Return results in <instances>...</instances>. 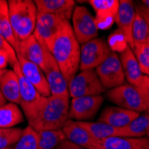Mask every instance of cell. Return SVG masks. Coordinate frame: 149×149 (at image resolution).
Listing matches in <instances>:
<instances>
[{
	"label": "cell",
	"instance_id": "cell-1",
	"mask_svg": "<svg viewBox=\"0 0 149 149\" xmlns=\"http://www.w3.org/2000/svg\"><path fill=\"white\" fill-rule=\"evenodd\" d=\"M50 53L69 83L79 70L80 63V46L69 21L62 22L51 45Z\"/></svg>",
	"mask_w": 149,
	"mask_h": 149
},
{
	"label": "cell",
	"instance_id": "cell-2",
	"mask_svg": "<svg viewBox=\"0 0 149 149\" xmlns=\"http://www.w3.org/2000/svg\"><path fill=\"white\" fill-rule=\"evenodd\" d=\"M69 108L70 97L50 96L46 97L37 116L28 123L29 126L37 132L60 130L68 120Z\"/></svg>",
	"mask_w": 149,
	"mask_h": 149
},
{
	"label": "cell",
	"instance_id": "cell-3",
	"mask_svg": "<svg viewBox=\"0 0 149 149\" xmlns=\"http://www.w3.org/2000/svg\"><path fill=\"white\" fill-rule=\"evenodd\" d=\"M9 17L15 36L22 41L33 35L38 10L31 0H8Z\"/></svg>",
	"mask_w": 149,
	"mask_h": 149
},
{
	"label": "cell",
	"instance_id": "cell-4",
	"mask_svg": "<svg viewBox=\"0 0 149 149\" xmlns=\"http://www.w3.org/2000/svg\"><path fill=\"white\" fill-rule=\"evenodd\" d=\"M12 70L17 74L20 85V105L27 118L28 123L31 121L41 109L46 97H42L39 92L28 81L21 72L19 63L16 62L12 65Z\"/></svg>",
	"mask_w": 149,
	"mask_h": 149
},
{
	"label": "cell",
	"instance_id": "cell-5",
	"mask_svg": "<svg viewBox=\"0 0 149 149\" xmlns=\"http://www.w3.org/2000/svg\"><path fill=\"white\" fill-rule=\"evenodd\" d=\"M107 98L119 107L137 113L146 112V106L141 94L136 87L130 84H123L109 89Z\"/></svg>",
	"mask_w": 149,
	"mask_h": 149
},
{
	"label": "cell",
	"instance_id": "cell-6",
	"mask_svg": "<svg viewBox=\"0 0 149 149\" xmlns=\"http://www.w3.org/2000/svg\"><path fill=\"white\" fill-rule=\"evenodd\" d=\"M68 89L72 98L86 96H100L105 90L95 70H85L77 73L69 81Z\"/></svg>",
	"mask_w": 149,
	"mask_h": 149
},
{
	"label": "cell",
	"instance_id": "cell-7",
	"mask_svg": "<svg viewBox=\"0 0 149 149\" xmlns=\"http://www.w3.org/2000/svg\"><path fill=\"white\" fill-rule=\"evenodd\" d=\"M112 49L104 38H96L80 47L79 70H95L112 53Z\"/></svg>",
	"mask_w": 149,
	"mask_h": 149
},
{
	"label": "cell",
	"instance_id": "cell-8",
	"mask_svg": "<svg viewBox=\"0 0 149 149\" xmlns=\"http://www.w3.org/2000/svg\"><path fill=\"white\" fill-rule=\"evenodd\" d=\"M72 20V30L79 44L83 45L97 37L98 27L96 19L85 6H78L74 7Z\"/></svg>",
	"mask_w": 149,
	"mask_h": 149
},
{
	"label": "cell",
	"instance_id": "cell-9",
	"mask_svg": "<svg viewBox=\"0 0 149 149\" xmlns=\"http://www.w3.org/2000/svg\"><path fill=\"white\" fill-rule=\"evenodd\" d=\"M95 71L104 89H112L124 84L125 76L123 66L119 56L115 52H112Z\"/></svg>",
	"mask_w": 149,
	"mask_h": 149
},
{
	"label": "cell",
	"instance_id": "cell-10",
	"mask_svg": "<svg viewBox=\"0 0 149 149\" xmlns=\"http://www.w3.org/2000/svg\"><path fill=\"white\" fill-rule=\"evenodd\" d=\"M63 21L64 20L50 13L41 12H38L37 13L33 35L41 46L49 51Z\"/></svg>",
	"mask_w": 149,
	"mask_h": 149
},
{
	"label": "cell",
	"instance_id": "cell-11",
	"mask_svg": "<svg viewBox=\"0 0 149 149\" xmlns=\"http://www.w3.org/2000/svg\"><path fill=\"white\" fill-rule=\"evenodd\" d=\"M104 97L101 96H86L72 99L68 119L75 121H87L94 118L98 112Z\"/></svg>",
	"mask_w": 149,
	"mask_h": 149
},
{
	"label": "cell",
	"instance_id": "cell-12",
	"mask_svg": "<svg viewBox=\"0 0 149 149\" xmlns=\"http://www.w3.org/2000/svg\"><path fill=\"white\" fill-rule=\"evenodd\" d=\"M43 72L47 80L51 96L70 97L68 81L63 75L57 62L54 58L50 51H47V64Z\"/></svg>",
	"mask_w": 149,
	"mask_h": 149
},
{
	"label": "cell",
	"instance_id": "cell-13",
	"mask_svg": "<svg viewBox=\"0 0 149 149\" xmlns=\"http://www.w3.org/2000/svg\"><path fill=\"white\" fill-rule=\"evenodd\" d=\"M136 18V10L130 0H121L114 22H116L119 30L123 33L128 46L133 49L134 43L132 39V27Z\"/></svg>",
	"mask_w": 149,
	"mask_h": 149
},
{
	"label": "cell",
	"instance_id": "cell-14",
	"mask_svg": "<svg viewBox=\"0 0 149 149\" xmlns=\"http://www.w3.org/2000/svg\"><path fill=\"white\" fill-rule=\"evenodd\" d=\"M17 59L23 76L33 85V87L39 92L42 97H50V88L43 71L35 63L26 60L19 55H17Z\"/></svg>",
	"mask_w": 149,
	"mask_h": 149
},
{
	"label": "cell",
	"instance_id": "cell-15",
	"mask_svg": "<svg viewBox=\"0 0 149 149\" xmlns=\"http://www.w3.org/2000/svg\"><path fill=\"white\" fill-rule=\"evenodd\" d=\"M47 51L49 50L42 47L34 35H31L25 40L20 41L16 54L35 63L44 72L47 64Z\"/></svg>",
	"mask_w": 149,
	"mask_h": 149
},
{
	"label": "cell",
	"instance_id": "cell-16",
	"mask_svg": "<svg viewBox=\"0 0 149 149\" xmlns=\"http://www.w3.org/2000/svg\"><path fill=\"white\" fill-rule=\"evenodd\" d=\"M62 130L67 140L86 149H99V140L94 139L87 130L78 123V121L68 119Z\"/></svg>",
	"mask_w": 149,
	"mask_h": 149
},
{
	"label": "cell",
	"instance_id": "cell-17",
	"mask_svg": "<svg viewBox=\"0 0 149 149\" xmlns=\"http://www.w3.org/2000/svg\"><path fill=\"white\" fill-rule=\"evenodd\" d=\"M119 57L128 84L138 88L144 78V74L133 50L127 46L120 52Z\"/></svg>",
	"mask_w": 149,
	"mask_h": 149
},
{
	"label": "cell",
	"instance_id": "cell-18",
	"mask_svg": "<svg viewBox=\"0 0 149 149\" xmlns=\"http://www.w3.org/2000/svg\"><path fill=\"white\" fill-rule=\"evenodd\" d=\"M140 114L137 112L124 109L119 106H107L102 112L98 121L121 129L128 126Z\"/></svg>",
	"mask_w": 149,
	"mask_h": 149
},
{
	"label": "cell",
	"instance_id": "cell-19",
	"mask_svg": "<svg viewBox=\"0 0 149 149\" xmlns=\"http://www.w3.org/2000/svg\"><path fill=\"white\" fill-rule=\"evenodd\" d=\"M34 3L38 12L50 13L66 21L72 18L75 6L73 0H36Z\"/></svg>",
	"mask_w": 149,
	"mask_h": 149
},
{
	"label": "cell",
	"instance_id": "cell-20",
	"mask_svg": "<svg viewBox=\"0 0 149 149\" xmlns=\"http://www.w3.org/2000/svg\"><path fill=\"white\" fill-rule=\"evenodd\" d=\"M99 149H149V139L114 137L99 140Z\"/></svg>",
	"mask_w": 149,
	"mask_h": 149
},
{
	"label": "cell",
	"instance_id": "cell-21",
	"mask_svg": "<svg viewBox=\"0 0 149 149\" xmlns=\"http://www.w3.org/2000/svg\"><path fill=\"white\" fill-rule=\"evenodd\" d=\"M0 89L9 103L20 104V85L17 74L13 70H6L0 78Z\"/></svg>",
	"mask_w": 149,
	"mask_h": 149
},
{
	"label": "cell",
	"instance_id": "cell-22",
	"mask_svg": "<svg viewBox=\"0 0 149 149\" xmlns=\"http://www.w3.org/2000/svg\"><path fill=\"white\" fill-rule=\"evenodd\" d=\"M78 123L88 131L91 136L97 140H104L106 139L121 137V129L108 125L101 121H78Z\"/></svg>",
	"mask_w": 149,
	"mask_h": 149
},
{
	"label": "cell",
	"instance_id": "cell-23",
	"mask_svg": "<svg viewBox=\"0 0 149 149\" xmlns=\"http://www.w3.org/2000/svg\"><path fill=\"white\" fill-rule=\"evenodd\" d=\"M0 35L15 48V52L17 51L20 41L13 33L9 17L8 3L6 0H0Z\"/></svg>",
	"mask_w": 149,
	"mask_h": 149
},
{
	"label": "cell",
	"instance_id": "cell-24",
	"mask_svg": "<svg viewBox=\"0 0 149 149\" xmlns=\"http://www.w3.org/2000/svg\"><path fill=\"white\" fill-rule=\"evenodd\" d=\"M23 120L22 112L16 104L6 103L0 107V129L15 128Z\"/></svg>",
	"mask_w": 149,
	"mask_h": 149
},
{
	"label": "cell",
	"instance_id": "cell-25",
	"mask_svg": "<svg viewBox=\"0 0 149 149\" xmlns=\"http://www.w3.org/2000/svg\"><path fill=\"white\" fill-rule=\"evenodd\" d=\"M37 134L38 149H55L64 139H66L62 129L55 130H41L38 131Z\"/></svg>",
	"mask_w": 149,
	"mask_h": 149
},
{
	"label": "cell",
	"instance_id": "cell-26",
	"mask_svg": "<svg viewBox=\"0 0 149 149\" xmlns=\"http://www.w3.org/2000/svg\"><path fill=\"white\" fill-rule=\"evenodd\" d=\"M149 130V113L139 115L131 123L121 128V137L143 138Z\"/></svg>",
	"mask_w": 149,
	"mask_h": 149
},
{
	"label": "cell",
	"instance_id": "cell-27",
	"mask_svg": "<svg viewBox=\"0 0 149 149\" xmlns=\"http://www.w3.org/2000/svg\"><path fill=\"white\" fill-rule=\"evenodd\" d=\"M100 18H113L114 20L119 9L118 0H89L88 1Z\"/></svg>",
	"mask_w": 149,
	"mask_h": 149
},
{
	"label": "cell",
	"instance_id": "cell-28",
	"mask_svg": "<svg viewBox=\"0 0 149 149\" xmlns=\"http://www.w3.org/2000/svg\"><path fill=\"white\" fill-rule=\"evenodd\" d=\"M132 39L134 47L149 44V28L145 20L137 13L132 27Z\"/></svg>",
	"mask_w": 149,
	"mask_h": 149
},
{
	"label": "cell",
	"instance_id": "cell-29",
	"mask_svg": "<svg viewBox=\"0 0 149 149\" xmlns=\"http://www.w3.org/2000/svg\"><path fill=\"white\" fill-rule=\"evenodd\" d=\"M22 132L21 128L0 129V149L15 146L20 140Z\"/></svg>",
	"mask_w": 149,
	"mask_h": 149
},
{
	"label": "cell",
	"instance_id": "cell-30",
	"mask_svg": "<svg viewBox=\"0 0 149 149\" xmlns=\"http://www.w3.org/2000/svg\"><path fill=\"white\" fill-rule=\"evenodd\" d=\"M13 149H38V134L30 126L23 129L20 140Z\"/></svg>",
	"mask_w": 149,
	"mask_h": 149
},
{
	"label": "cell",
	"instance_id": "cell-31",
	"mask_svg": "<svg viewBox=\"0 0 149 149\" xmlns=\"http://www.w3.org/2000/svg\"><path fill=\"white\" fill-rule=\"evenodd\" d=\"M144 75L149 78V44L135 46L132 49Z\"/></svg>",
	"mask_w": 149,
	"mask_h": 149
},
{
	"label": "cell",
	"instance_id": "cell-32",
	"mask_svg": "<svg viewBox=\"0 0 149 149\" xmlns=\"http://www.w3.org/2000/svg\"><path fill=\"white\" fill-rule=\"evenodd\" d=\"M145 101L146 106V112H149V78L144 75L140 85L137 88Z\"/></svg>",
	"mask_w": 149,
	"mask_h": 149
},
{
	"label": "cell",
	"instance_id": "cell-33",
	"mask_svg": "<svg viewBox=\"0 0 149 149\" xmlns=\"http://www.w3.org/2000/svg\"><path fill=\"white\" fill-rule=\"evenodd\" d=\"M18 62L17 56H11L8 53L0 51V70H7L6 67L8 64L11 66Z\"/></svg>",
	"mask_w": 149,
	"mask_h": 149
},
{
	"label": "cell",
	"instance_id": "cell-34",
	"mask_svg": "<svg viewBox=\"0 0 149 149\" xmlns=\"http://www.w3.org/2000/svg\"><path fill=\"white\" fill-rule=\"evenodd\" d=\"M0 51H4L8 53L11 56H17V54L13 48L6 40L0 35Z\"/></svg>",
	"mask_w": 149,
	"mask_h": 149
},
{
	"label": "cell",
	"instance_id": "cell-35",
	"mask_svg": "<svg viewBox=\"0 0 149 149\" xmlns=\"http://www.w3.org/2000/svg\"><path fill=\"white\" fill-rule=\"evenodd\" d=\"M135 10H136V13H139V15L145 20V22H146L149 28V9H147L142 4H138L135 6Z\"/></svg>",
	"mask_w": 149,
	"mask_h": 149
},
{
	"label": "cell",
	"instance_id": "cell-36",
	"mask_svg": "<svg viewBox=\"0 0 149 149\" xmlns=\"http://www.w3.org/2000/svg\"><path fill=\"white\" fill-rule=\"evenodd\" d=\"M56 149H86V148L79 146L67 139H64Z\"/></svg>",
	"mask_w": 149,
	"mask_h": 149
},
{
	"label": "cell",
	"instance_id": "cell-37",
	"mask_svg": "<svg viewBox=\"0 0 149 149\" xmlns=\"http://www.w3.org/2000/svg\"><path fill=\"white\" fill-rule=\"evenodd\" d=\"M7 103L6 99L5 98V97L3 96V94L1 92V89H0V107L3 106L4 104H6Z\"/></svg>",
	"mask_w": 149,
	"mask_h": 149
},
{
	"label": "cell",
	"instance_id": "cell-38",
	"mask_svg": "<svg viewBox=\"0 0 149 149\" xmlns=\"http://www.w3.org/2000/svg\"><path fill=\"white\" fill-rule=\"evenodd\" d=\"M141 4L145 6L147 9H149V0H143V1H141Z\"/></svg>",
	"mask_w": 149,
	"mask_h": 149
},
{
	"label": "cell",
	"instance_id": "cell-39",
	"mask_svg": "<svg viewBox=\"0 0 149 149\" xmlns=\"http://www.w3.org/2000/svg\"><path fill=\"white\" fill-rule=\"evenodd\" d=\"M6 70H0V78H1L2 75L6 72Z\"/></svg>",
	"mask_w": 149,
	"mask_h": 149
},
{
	"label": "cell",
	"instance_id": "cell-40",
	"mask_svg": "<svg viewBox=\"0 0 149 149\" xmlns=\"http://www.w3.org/2000/svg\"><path fill=\"white\" fill-rule=\"evenodd\" d=\"M146 137L147 139H149V130L147 131V133H146Z\"/></svg>",
	"mask_w": 149,
	"mask_h": 149
},
{
	"label": "cell",
	"instance_id": "cell-41",
	"mask_svg": "<svg viewBox=\"0 0 149 149\" xmlns=\"http://www.w3.org/2000/svg\"><path fill=\"white\" fill-rule=\"evenodd\" d=\"M13 146H10V147H7V148H5V149H13Z\"/></svg>",
	"mask_w": 149,
	"mask_h": 149
}]
</instances>
